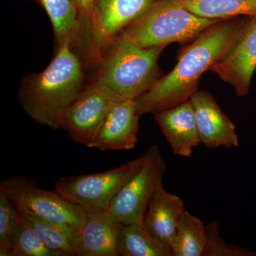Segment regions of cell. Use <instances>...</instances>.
I'll return each instance as SVG.
<instances>
[{
	"instance_id": "obj_14",
	"label": "cell",
	"mask_w": 256,
	"mask_h": 256,
	"mask_svg": "<svg viewBox=\"0 0 256 256\" xmlns=\"http://www.w3.org/2000/svg\"><path fill=\"white\" fill-rule=\"evenodd\" d=\"M154 120L176 156L190 158L201 143L190 100L154 114Z\"/></svg>"
},
{
	"instance_id": "obj_12",
	"label": "cell",
	"mask_w": 256,
	"mask_h": 256,
	"mask_svg": "<svg viewBox=\"0 0 256 256\" xmlns=\"http://www.w3.org/2000/svg\"><path fill=\"white\" fill-rule=\"evenodd\" d=\"M201 143L207 148H237L239 138L235 124L206 90H197L190 98Z\"/></svg>"
},
{
	"instance_id": "obj_1",
	"label": "cell",
	"mask_w": 256,
	"mask_h": 256,
	"mask_svg": "<svg viewBox=\"0 0 256 256\" xmlns=\"http://www.w3.org/2000/svg\"><path fill=\"white\" fill-rule=\"evenodd\" d=\"M247 18L222 20L185 47L174 68L134 100L138 116L154 114L190 100L198 90L203 74L233 46Z\"/></svg>"
},
{
	"instance_id": "obj_10",
	"label": "cell",
	"mask_w": 256,
	"mask_h": 256,
	"mask_svg": "<svg viewBox=\"0 0 256 256\" xmlns=\"http://www.w3.org/2000/svg\"><path fill=\"white\" fill-rule=\"evenodd\" d=\"M256 69V16H248L233 46L210 70L244 97L248 94Z\"/></svg>"
},
{
	"instance_id": "obj_13",
	"label": "cell",
	"mask_w": 256,
	"mask_h": 256,
	"mask_svg": "<svg viewBox=\"0 0 256 256\" xmlns=\"http://www.w3.org/2000/svg\"><path fill=\"white\" fill-rule=\"evenodd\" d=\"M140 116L134 100L114 102L96 136L92 148L100 150H130L138 142Z\"/></svg>"
},
{
	"instance_id": "obj_4",
	"label": "cell",
	"mask_w": 256,
	"mask_h": 256,
	"mask_svg": "<svg viewBox=\"0 0 256 256\" xmlns=\"http://www.w3.org/2000/svg\"><path fill=\"white\" fill-rule=\"evenodd\" d=\"M220 21L196 16L176 0H162L124 30L141 46L166 47L193 41Z\"/></svg>"
},
{
	"instance_id": "obj_8",
	"label": "cell",
	"mask_w": 256,
	"mask_h": 256,
	"mask_svg": "<svg viewBox=\"0 0 256 256\" xmlns=\"http://www.w3.org/2000/svg\"><path fill=\"white\" fill-rule=\"evenodd\" d=\"M146 158L144 152L140 158L104 172L60 178L55 182L54 190L79 206L108 210L114 196L140 168Z\"/></svg>"
},
{
	"instance_id": "obj_5",
	"label": "cell",
	"mask_w": 256,
	"mask_h": 256,
	"mask_svg": "<svg viewBox=\"0 0 256 256\" xmlns=\"http://www.w3.org/2000/svg\"><path fill=\"white\" fill-rule=\"evenodd\" d=\"M0 192L4 193L21 213L33 216L76 232L85 223L86 210L68 201L55 190L37 186L32 180L14 176L2 180Z\"/></svg>"
},
{
	"instance_id": "obj_6",
	"label": "cell",
	"mask_w": 256,
	"mask_h": 256,
	"mask_svg": "<svg viewBox=\"0 0 256 256\" xmlns=\"http://www.w3.org/2000/svg\"><path fill=\"white\" fill-rule=\"evenodd\" d=\"M144 162L124 184L108 212L122 224H143L144 215L166 171V162L159 146L146 152Z\"/></svg>"
},
{
	"instance_id": "obj_11",
	"label": "cell",
	"mask_w": 256,
	"mask_h": 256,
	"mask_svg": "<svg viewBox=\"0 0 256 256\" xmlns=\"http://www.w3.org/2000/svg\"><path fill=\"white\" fill-rule=\"evenodd\" d=\"M85 208V223L74 235L75 256H118V236L122 224L108 210Z\"/></svg>"
},
{
	"instance_id": "obj_20",
	"label": "cell",
	"mask_w": 256,
	"mask_h": 256,
	"mask_svg": "<svg viewBox=\"0 0 256 256\" xmlns=\"http://www.w3.org/2000/svg\"><path fill=\"white\" fill-rule=\"evenodd\" d=\"M20 213L48 248L58 252L60 256H75L74 235L76 232H72L56 224L40 220L33 216L21 212Z\"/></svg>"
},
{
	"instance_id": "obj_18",
	"label": "cell",
	"mask_w": 256,
	"mask_h": 256,
	"mask_svg": "<svg viewBox=\"0 0 256 256\" xmlns=\"http://www.w3.org/2000/svg\"><path fill=\"white\" fill-rule=\"evenodd\" d=\"M190 12L202 18L228 20L256 16V0H176Z\"/></svg>"
},
{
	"instance_id": "obj_7",
	"label": "cell",
	"mask_w": 256,
	"mask_h": 256,
	"mask_svg": "<svg viewBox=\"0 0 256 256\" xmlns=\"http://www.w3.org/2000/svg\"><path fill=\"white\" fill-rule=\"evenodd\" d=\"M162 0H95L94 23L80 58L96 68L106 46Z\"/></svg>"
},
{
	"instance_id": "obj_21",
	"label": "cell",
	"mask_w": 256,
	"mask_h": 256,
	"mask_svg": "<svg viewBox=\"0 0 256 256\" xmlns=\"http://www.w3.org/2000/svg\"><path fill=\"white\" fill-rule=\"evenodd\" d=\"M20 214V223L13 238V256H60L42 242L36 232Z\"/></svg>"
},
{
	"instance_id": "obj_17",
	"label": "cell",
	"mask_w": 256,
	"mask_h": 256,
	"mask_svg": "<svg viewBox=\"0 0 256 256\" xmlns=\"http://www.w3.org/2000/svg\"><path fill=\"white\" fill-rule=\"evenodd\" d=\"M46 12L52 23L57 46L69 42L72 48L78 40L79 22L74 0H32Z\"/></svg>"
},
{
	"instance_id": "obj_15",
	"label": "cell",
	"mask_w": 256,
	"mask_h": 256,
	"mask_svg": "<svg viewBox=\"0 0 256 256\" xmlns=\"http://www.w3.org/2000/svg\"><path fill=\"white\" fill-rule=\"evenodd\" d=\"M185 210L183 200L166 191L161 183L148 206L143 224L150 233L172 249L178 222Z\"/></svg>"
},
{
	"instance_id": "obj_19",
	"label": "cell",
	"mask_w": 256,
	"mask_h": 256,
	"mask_svg": "<svg viewBox=\"0 0 256 256\" xmlns=\"http://www.w3.org/2000/svg\"><path fill=\"white\" fill-rule=\"evenodd\" d=\"M206 240L204 224L200 218L185 210L176 228L172 246L174 256H203Z\"/></svg>"
},
{
	"instance_id": "obj_16",
	"label": "cell",
	"mask_w": 256,
	"mask_h": 256,
	"mask_svg": "<svg viewBox=\"0 0 256 256\" xmlns=\"http://www.w3.org/2000/svg\"><path fill=\"white\" fill-rule=\"evenodd\" d=\"M117 245L120 256H174L172 249L150 233L144 224H122Z\"/></svg>"
},
{
	"instance_id": "obj_2",
	"label": "cell",
	"mask_w": 256,
	"mask_h": 256,
	"mask_svg": "<svg viewBox=\"0 0 256 256\" xmlns=\"http://www.w3.org/2000/svg\"><path fill=\"white\" fill-rule=\"evenodd\" d=\"M84 65L69 42L56 47L44 70L22 79L18 100L36 124L58 129V116L82 94L87 84Z\"/></svg>"
},
{
	"instance_id": "obj_9",
	"label": "cell",
	"mask_w": 256,
	"mask_h": 256,
	"mask_svg": "<svg viewBox=\"0 0 256 256\" xmlns=\"http://www.w3.org/2000/svg\"><path fill=\"white\" fill-rule=\"evenodd\" d=\"M116 101L90 82L78 98L58 114V128L66 131L72 140L92 148Z\"/></svg>"
},
{
	"instance_id": "obj_24",
	"label": "cell",
	"mask_w": 256,
	"mask_h": 256,
	"mask_svg": "<svg viewBox=\"0 0 256 256\" xmlns=\"http://www.w3.org/2000/svg\"><path fill=\"white\" fill-rule=\"evenodd\" d=\"M79 22L78 40L73 50L78 55L85 46L88 37L92 30L95 14V0H74Z\"/></svg>"
},
{
	"instance_id": "obj_23",
	"label": "cell",
	"mask_w": 256,
	"mask_h": 256,
	"mask_svg": "<svg viewBox=\"0 0 256 256\" xmlns=\"http://www.w3.org/2000/svg\"><path fill=\"white\" fill-rule=\"evenodd\" d=\"M207 240L203 256H255L256 252L228 244L220 236V225L212 220L206 226Z\"/></svg>"
},
{
	"instance_id": "obj_22",
	"label": "cell",
	"mask_w": 256,
	"mask_h": 256,
	"mask_svg": "<svg viewBox=\"0 0 256 256\" xmlns=\"http://www.w3.org/2000/svg\"><path fill=\"white\" fill-rule=\"evenodd\" d=\"M20 223V212L0 192V256H13L12 244Z\"/></svg>"
},
{
	"instance_id": "obj_3",
	"label": "cell",
	"mask_w": 256,
	"mask_h": 256,
	"mask_svg": "<svg viewBox=\"0 0 256 256\" xmlns=\"http://www.w3.org/2000/svg\"><path fill=\"white\" fill-rule=\"evenodd\" d=\"M164 48L141 46L124 30L104 50L92 82L114 100H136L163 76L158 60Z\"/></svg>"
}]
</instances>
